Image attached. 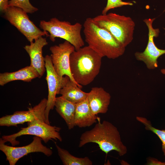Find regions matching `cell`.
Segmentation results:
<instances>
[{
	"label": "cell",
	"mask_w": 165,
	"mask_h": 165,
	"mask_svg": "<svg viewBox=\"0 0 165 165\" xmlns=\"http://www.w3.org/2000/svg\"><path fill=\"white\" fill-rule=\"evenodd\" d=\"M98 123L91 130L83 133L80 138V148L89 143L97 144L100 150L107 155L114 150L120 156L125 155L127 151V147L123 143L117 128L110 122L104 120Z\"/></svg>",
	"instance_id": "1"
},
{
	"label": "cell",
	"mask_w": 165,
	"mask_h": 165,
	"mask_svg": "<svg viewBox=\"0 0 165 165\" xmlns=\"http://www.w3.org/2000/svg\"><path fill=\"white\" fill-rule=\"evenodd\" d=\"M83 26L85 41L88 46L102 57L114 59L124 54L125 47L108 31L97 25L93 18H87Z\"/></svg>",
	"instance_id": "2"
},
{
	"label": "cell",
	"mask_w": 165,
	"mask_h": 165,
	"mask_svg": "<svg viewBox=\"0 0 165 165\" xmlns=\"http://www.w3.org/2000/svg\"><path fill=\"white\" fill-rule=\"evenodd\" d=\"M102 57L88 46L75 50L70 56L71 73L81 86L92 82L99 73Z\"/></svg>",
	"instance_id": "3"
},
{
	"label": "cell",
	"mask_w": 165,
	"mask_h": 165,
	"mask_svg": "<svg viewBox=\"0 0 165 165\" xmlns=\"http://www.w3.org/2000/svg\"><path fill=\"white\" fill-rule=\"evenodd\" d=\"M93 19L98 26L110 32L125 47L132 41L135 23L130 17L110 13L97 15Z\"/></svg>",
	"instance_id": "4"
},
{
	"label": "cell",
	"mask_w": 165,
	"mask_h": 165,
	"mask_svg": "<svg viewBox=\"0 0 165 165\" xmlns=\"http://www.w3.org/2000/svg\"><path fill=\"white\" fill-rule=\"evenodd\" d=\"M39 27L43 31L48 32L52 42H54L56 38L63 39L73 45L75 50L84 45L81 35L82 25L79 23L72 24L68 21H61L54 17L47 21L41 20Z\"/></svg>",
	"instance_id": "5"
},
{
	"label": "cell",
	"mask_w": 165,
	"mask_h": 165,
	"mask_svg": "<svg viewBox=\"0 0 165 165\" xmlns=\"http://www.w3.org/2000/svg\"><path fill=\"white\" fill-rule=\"evenodd\" d=\"M28 126L22 127L16 133L7 135H3L2 138L6 143L9 142L12 146L19 144V142L16 139L24 135H30L41 138L45 143L50 140H58L62 141V139L59 131L61 128L56 126H52L45 121L39 120L27 122Z\"/></svg>",
	"instance_id": "6"
},
{
	"label": "cell",
	"mask_w": 165,
	"mask_h": 165,
	"mask_svg": "<svg viewBox=\"0 0 165 165\" xmlns=\"http://www.w3.org/2000/svg\"><path fill=\"white\" fill-rule=\"evenodd\" d=\"M4 13V18L15 26L30 43L43 36H49L48 32L41 31L30 20L27 13L21 8L9 6Z\"/></svg>",
	"instance_id": "7"
},
{
	"label": "cell",
	"mask_w": 165,
	"mask_h": 165,
	"mask_svg": "<svg viewBox=\"0 0 165 165\" xmlns=\"http://www.w3.org/2000/svg\"><path fill=\"white\" fill-rule=\"evenodd\" d=\"M46 72V79L48 87V96L46 107L45 111L46 122L50 124L49 116L50 111L53 109L56 96L70 79L67 76L61 77L55 71L52 62L51 56L46 55L44 57Z\"/></svg>",
	"instance_id": "8"
},
{
	"label": "cell",
	"mask_w": 165,
	"mask_h": 165,
	"mask_svg": "<svg viewBox=\"0 0 165 165\" xmlns=\"http://www.w3.org/2000/svg\"><path fill=\"white\" fill-rule=\"evenodd\" d=\"M33 138L32 142L27 145L15 147L6 145L2 138H0V150L5 155L6 160L10 165H15L20 159L31 153L42 152L48 157L52 155V150L42 144L41 138L35 136Z\"/></svg>",
	"instance_id": "9"
},
{
	"label": "cell",
	"mask_w": 165,
	"mask_h": 165,
	"mask_svg": "<svg viewBox=\"0 0 165 165\" xmlns=\"http://www.w3.org/2000/svg\"><path fill=\"white\" fill-rule=\"evenodd\" d=\"M50 50L54 68L60 77L64 75L68 76L70 79L77 84L80 88L82 86L79 85L73 79L71 73L70 67V56L75 50L74 46L65 40L58 45L51 46Z\"/></svg>",
	"instance_id": "10"
},
{
	"label": "cell",
	"mask_w": 165,
	"mask_h": 165,
	"mask_svg": "<svg viewBox=\"0 0 165 165\" xmlns=\"http://www.w3.org/2000/svg\"><path fill=\"white\" fill-rule=\"evenodd\" d=\"M155 18L146 19L143 21L148 29V41L147 46L145 50L142 52H136L135 56L138 61L143 62L148 68L153 69L158 66V58L165 54V49L158 48L154 42V37L159 35L160 31L158 28H154L152 26L153 22Z\"/></svg>",
	"instance_id": "11"
},
{
	"label": "cell",
	"mask_w": 165,
	"mask_h": 165,
	"mask_svg": "<svg viewBox=\"0 0 165 165\" xmlns=\"http://www.w3.org/2000/svg\"><path fill=\"white\" fill-rule=\"evenodd\" d=\"M47 103V99L44 98L28 111H16L13 114L3 116L0 118V126L17 127L18 124L37 120L46 122L45 113Z\"/></svg>",
	"instance_id": "12"
},
{
	"label": "cell",
	"mask_w": 165,
	"mask_h": 165,
	"mask_svg": "<svg viewBox=\"0 0 165 165\" xmlns=\"http://www.w3.org/2000/svg\"><path fill=\"white\" fill-rule=\"evenodd\" d=\"M48 44L46 38L41 37L26 45L24 49L28 54L30 59V65L38 72L39 78H41L46 71L44 57L42 55V49Z\"/></svg>",
	"instance_id": "13"
},
{
	"label": "cell",
	"mask_w": 165,
	"mask_h": 165,
	"mask_svg": "<svg viewBox=\"0 0 165 165\" xmlns=\"http://www.w3.org/2000/svg\"><path fill=\"white\" fill-rule=\"evenodd\" d=\"M111 98L110 94L103 88L96 87L91 88L86 99L92 111L97 115L107 112Z\"/></svg>",
	"instance_id": "14"
},
{
	"label": "cell",
	"mask_w": 165,
	"mask_h": 165,
	"mask_svg": "<svg viewBox=\"0 0 165 165\" xmlns=\"http://www.w3.org/2000/svg\"><path fill=\"white\" fill-rule=\"evenodd\" d=\"M94 114L89 106L87 99L76 104L75 125L80 128L90 127L100 119Z\"/></svg>",
	"instance_id": "15"
},
{
	"label": "cell",
	"mask_w": 165,
	"mask_h": 165,
	"mask_svg": "<svg viewBox=\"0 0 165 165\" xmlns=\"http://www.w3.org/2000/svg\"><path fill=\"white\" fill-rule=\"evenodd\" d=\"M76 104L71 102L62 96L56 97L54 107L57 112L65 122L68 129L75 126L74 121Z\"/></svg>",
	"instance_id": "16"
},
{
	"label": "cell",
	"mask_w": 165,
	"mask_h": 165,
	"mask_svg": "<svg viewBox=\"0 0 165 165\" xmlns=\"http://www.w3.org/2000/svg\"><path fill=\"white\" fill-rule=\"evenodd\" d=\"M37 78H39L38 72L30 65L14 72L1 73L0 85L3 86L10 82L16 80L30 82Z\"/></svg>",
	"instance_id": "17"
},
{
	"label": "cell",
	"mask_w": 165,
	"mask_h": 165,
	"mask_svg": "<svg viewBox=\"0 0 165 165\" xmlns=\"http://www.w3.org/2000/svg\"><path fill=\"white\" fill-rule=\"evenodd\" d=\"M77 84L70 79L61 89L59 94L67 100L77 104L87 98L88 93L82 91Z\"/></svg>",
	"instance_id": "18"
},
{
	"label": "cell",
	"mask_w": 165,
	"mask_h": 165,
	"mask_svg": "<svg viewBox=\"0 0 165 165\" xmlns=\"http://www.w3.org/2000/svg\"><path fill=\"white\" fill-rule=\"evenodd\" d=\"M58 154L64 165H92V161L88 157L79 158L71 154L68 151L55 143Z\"/></svg>",
	"instance_id": "19"
},
{
	"label": "cell",
	"mask_w": 165,
	"mask_h": 165,
	"mask_svg": "<svg viewBox=\"0 0 165 165\" xmlns=\"http://www.w3.org/2000/svg\"><path fill=\"white\" fill-rule=\"evenodd\" d=\"M136 119L145 125L146 130L152 132L160 138L162 143V150L165 156V130H161L153 127L150 121L145 117L137 116Z\"/></svg>",
	"instance_id": "20"
},
{
	"label": "cell",
	"mask_w": 165,
	"mask_h": 165,
	"mask_svg": "<svg viewBox=\"0 0 165 165\" xmlns=\"http://www.w3.org/2000/svg\"><path fill=\"white\" fill-rule=\"evenodd\" d=\"M9 6L20 8L27 13H32L38 10L31 4L29 0H10L9 1Z\"/></svg>",
	"instance_id": "21"
},
{
	"label": "cell",
	"mask_w": 165,
	"mask_h": 165,
	"mask_svg": "<svg viewBox=\"0 0 165 165\" xmlns=\"http://www.w3.org/2000/svg\"><path fill=\"white\" fill-rule=\"evenodd\" d=\"M133 5V3L130 2H126L122 0H107V5L102 11L101 14L107 13L110 10L114 8L124 6Z\"/></svg>",
	"instance_id": "22"
},
{
	"label": "cell",
	"mask_w": 165,
	"mask_h": 165,
	"mask_svg": "<svg viewBox=\"0 0 165 165\" xmlns=\"http://www.w3.org/2000/svg\"><path fill=\"white\" fill-rule=\"evenodd\" d=\"M147 165H165V162L158 160L157 159L151 157L147 159Z\"/></svg>",
	"instance_id": "23"
},
{
	"label": "cell",
	"mask_w": 165,
	"mask_h": 165,
	"mask_svg": "<svg viewBox=\"0 0 165 165\" xmlns=\"http://www.w3.org/2000/svg\"><path fill=\"white\" fill-rule=\"evenodd\" d=\"M8 0H0V10L5 13L9 7Z\"/></svg>",
	"instance_id": "24"
},
{
	"label": "cell",
	"mask_w": 165,
	"mask_h": 165,
	"mask_svg": "<svg viewBox=\"0 0 165 165\" xmlns=\"http://www.w3.org/2000/svg\"><path fill=\"white\" fill-rule=\"evenodd\" d=\"M160 72L162 74L165 75V68L162 69Z\"/></svg>",
	"instance_id": "25"
}]
</instances>
